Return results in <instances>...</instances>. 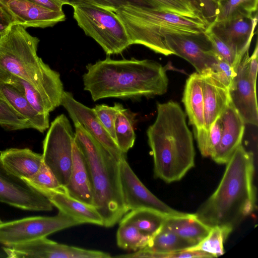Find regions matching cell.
I'll use <instances>...</instances> for the list:
<instances>
[{
	"mask_svg": "<svg viewBox=\"0 0 258 258\" xmlns=\"http://www.w3.org/2000/svg\"><path fill=\"white\" fill-rule=\"evenodd\" d=\"M84 90L94 101L109 97L137 99L164 94L168 78L164 68L149 59L114 60L109 57L86 66Z\"/></svg>",
	"mask_w": 258,
	"mask_h": 258,
	"instance_id": "6da1fadb",
	"label": "cell"
},
{
	"mask_svg": "<svg viewBox=\"0 0 258 258\" xmlns=\"http://www.w3.org/2000/svg\"><path fill=\"white\" fill-rule=\"evenodd\" d=\"M226 164L217 188L195 214L211 228L233 231L256 207L253 154L241 144Z\"/></svg>",
	"mask_w": 258,
	"mask_h": 258,
	"instance_id": "7a4b0ae2",
	"label": "cell"
},
{
	"mask_svg": "<svg viewBox=\"0 0 258 258\" xmlns=\"http://www.w3.org/2000/svg\"><path fill=\"white\" fill-rule=\"evenodd\" d=\"M157 115L147 135L154 161L155 177L165 182L180 180L195 165L192 133L180 106L158 103Z\"/></svg>",
	"mask_w": 258,
	"mask_h": 258,
	"instance_id": "3957f363",
	"label": "cell"
},
{
	"mask_svg": "<svg viewBox=\"0 0 258 258\" xmlns=\"http://www.w3.org/2000/svg\"><path fill=\"white\" fill-rule=\"evenodd\" d=\"M39 39L22 26L12 24L0 36V72L30 83L57 107L64 92L59 74L38 56Z\"/></svg>",
	"mask_w": 258,
	"mask_h": 258,
	"instance_id": "277c9868",
	"label": "cell"
},
{
	"mask_svg": "<svg viewBox=\"0 0 258 258\" xmlns=\"http://www.w3.org/2000/svg\"><path fill=\"white\" fill-rule=\"evenodd\" d=\"M74 123L75 141L86 160L94 206L103 226L112 227L128 212L122 197L119 162L83 125Z\"/></svg>",
	"mask_w": 258,
	"mask_h": 258,
	"instance_id": "5b68a950",
	"label": "cell"
},
{
	"mask_svg": "<svg viewBox=\"0 0 258 258\" xmlns=\"http://www.w3.org/2000/svg\"><path fill=\"white\" fill-rule=\"evenodd\" d=\"M127 32L131 45H144L156 53L174 54L166 42L169 34H200L208 25L203 21L134 5L114 12Z\"/></svg>",
	"mask_w": 258,
	"mask_h": 258,
	"instance_id": "8992f818",
	"label": "cell"
},
{
	"mask_svg": "<svg viewBox=\"0 0 258 258\" xmlns=\"http://www.w3.org/2000/svg\"><path fill=\"white\" fill-rule=\"evenodd\" d=\"M73 8L78 26L107 54L120 53L131 45L125 28L114 12L86 4Z\"/></svg>",
	"mask_w": 258,
	"mask_h": 258,
	"instance_id": "52a82bcc",
	"label": "cell"
},
{
	"mask_svg": "<svg viewBox=\"0 0 258 258\" xmlns=\"http://www.w3.org/2000/svg\"><path fill=\"white\" fill-rule=\"evenodd\" d=\"M48 128L43 141V161L65 188L72 170L75 133L64 114L57 116Z\"/></svg>",
	"mask_w": 258,
	"mask_h": 258,
	"instance_id": "ba28073f",
	"label": "cell"
},
{
	"mask_svg": "<svg viewBox=\"0 0 258 258\" xmlns=\"http://www.w3.org/2000/svg\"><path fill=\"white\" fill-rule=\"evenodd\" d=\"M81 223L61 212L54 216H32L0 223V243L5 246L47 237Z\"/></svg>",
	"mask_w": 258,
	"mask_h": 258,
	"instance_id": "9c48e42d",
	"label": "cell"
},
{
	"mask_svg": "<svg viewBox=\"0 0 258 258\" xmlns=\"http://www.w3.org/2000/svg\"><path fill=\"white\" fill-rule=\"evenodd\" d=\"M118 165L122 197L128 212L138 209H148L167 216H183L187 214L172 209L153 195L139 179L125 158L120 160Z\"/></svg>",
	"mask_w": 258,
	"mask_h": 258,
	"instance_id": "30bf717a",
	"label": "cell"
},
{
	"mask_svg": "<svg viewBox=\"0 0 258 258\" xmlns=\"http://www.w3.org/2000/svg\"><path fill=\"white\" fill-rule=\"evenodd\" d=\"M10 258H109L110 253L61 244L46 237L18 244L5 246Z\"/></svg>",
	"mask_w": 258,
	"mask_h": 258,
	"instance_id": "8fae6325",
	"label": "cell"
},
{
	"mask_svg": "<svg viewBox=\"0 0 258 258\" xmlns=\"http://www.w3.org/2000/svg\"><path fill=\"white\" fill-rule=\"evenodd\" d=\"M0 202L30 211H50L53 207L45 196L9 172L1 162Z\"/></svg>",
	"mask_w": 258,
	"mask_h": 258,
	"instance_id": "7c38bea8",
	"label": "cell"
},
{
	"mask_svg": "<svg viewBox=\"0 0 258 258\" xmlns=\"http://www.w3.org/2000/svg\"><path fill=\"white\" fill-rule=\"evenodd\" d=\"M166 43L174 54L190 63L200 75L210 73L217 62L212 45L205 32L200 34H169Z\"/></svg>",
	"mask_w": 258,
	"mask_h": 258,
	"instance_id": "4fadbf2b",
	"label": "cell"
},
{
	"mask_svg": "<svg viewBox=\"0 0 258 258\" xmlns=\"http://www.w3.org/2000/svg\"><path fill=\"white\" fill-rule=\"evenodd\" d=\"M73 122L80 123L119 162L125 158L115 141L107 132L93 108L77 101L73 94L64 91L61 102Z\"/></svg>",
	"mask_w": 258,
	"mask_h": 258,
	"instance_id": "5bb4252c",
	"label": "cell"
},
{
	"mask_svg": "<svg viewBox=\"0 0 258 258\" xmlns=\"http://www.w3.org/2000/svg\"><path fill=\"white\" fill-rule=\"evenodd\" d=\"M257 21L252 17H239L213 22L205 31L209 32L230 47L240 57L248 51Z\"/></svg>",
	"mask_w": 258,
	"mask_h": 258,
	"instance_id": "9a60e30c",
	"label": "cell"
},
{
	"mask_svg": "<svg viewBox=\"0 0 258 258\" xmlns=\"http://www.w3.org/2000/svg\"><path fill=\"white\" fill-rule=\"evenodd\" d=\"M248 51L242 56L236 70V76L229 89L231 103L245 123L257 125L258 109L256 86L247 73Z\"/></svg>",
	"mask_w": 258,
	"mask_h": 258,
	"instance_id": "2e32d148",
	"label": "cell"
},
{
	"mask_svg": "<svg viewBox=\"0 0 258 258\" xmlns=\"http://www.w3.org/2000/svg\"><path fill=\"white\" fill-rule=\"evenodd\" d=\"M0 4L11 16L14 23L25 28L52 27L66 19L63 11L51 10L28 0H0Z\"/></svg>",
	"mask_w": 258,
	"mask_h": 258,
	"instance_id": "e0dca14e",
	"label": "cell"
},
{
	"mask_svg": "<svg viewBox=\"0 0 258 258\" xmlns=\"http://www.w3.org/2000/svg\"><path fill=\"white\" fill-rule=\"evenodd\" d=\"M23 179L45 196L59 212L76 220L81 224L89 223L103 226L102 218L95 206L71 197L64 190L49 189L26 179Z\"/></svg>",
	"mask_w": 258,
	"mask_h": 258,
	"instance_id": "ac0fdd59",
	"label": "cell"
},
{
	"mask_svg": "<svg viewBox=\"0 0 258 258\" xmlns=\"http://www.w3.org/2000/svg\"><path fill=\"white\" fill-rule=\"evenodd\" d=\"M220 116L223 126L221 137L211 158L222 164H226L241 145L245 123L231 102Z\"/></svg>",
	"mask_w": 258,
	"mask_h": 258,
	"instance_id": "d6986e66",
	"label": "cell"
},
{
	"mask_svg": "<svg viewBox=\"0 0 258 258\" xmlns=\"http://www.w3.org/2000/svg\"><path fill=\"white\" fill-rule=\"evenodd\" d=\"M0 99L5 101L19 117L26 120L31 128L43 133L49 128V116L42 115L35 110L14 86L0 82Z\"/></svg>",
	"mask_w": 258,
	"mask_h": 258,
	"instance_id": "ffe728a7",
	"label": "cell"
},
{
	"mask_svg": "<svg viewBox=\"0 0 258 258\" xmlns=\"http://www.w3.org/2000/svg\"><path fill=\"white\" fill-rule=\"evenodd\" d=\"M66 192L71 197L94 206L90 176L86 160L81 149L74 142L73 145V163Z\"/></svg>",
	"mask_w": 258,
	"mask_h": 258,
	"instance_id": "44dd1931",
	"label": "cell"
},
{
	"mask_svg": "<svg viewBox=\"0 0 258 258\" xmlns=\"http://www.w3.org/2000/svg\"><path fill=\"white\" fill-rule=\"evenodd\" d=\"M206 130L231 102L229 90L209 74L202 75Z\"/></svg>",
	"mask_w": 258,
	"mask_h": 258,
	"instance_id": "7402d4cb",
	"label": "cell"
},
{
	"mask_svg": "<svg viewBox=\"0 0 258 258\" xmlns=\"http://www.w3.org/2000/svg\"><path fill=\"white\" fill-rule=\"evenodd\" d=\"M0 162L11 173L21 178H30L43 163L42 155L29 148H9L0 151Z\"/></svg>",
	"mask_w": 258,
	"mask_h": 258,
	"instance_id": "603a6c76",
	"label": "cell"
},
{
	"mask_svg": "<svg viewBox=\"0 0 258 258\" xmlns=\"http://www.w3.org/2000/svg\"><path fill=\"white\" fill-rule=\"evenodd\" d=\"M182 102L189 122L194 127H204V103L202 77L198 73L191 74L186 81Z\"/></svg>",
	"mask_w": 258,
	"mask_h": 258,
	"instance_id": "cb8c5ba5",
	"label": "cell"
},
{
	"mask_svg": "<svg viewBox=\"0 0 258 258\" xmlns=\"http://www.w3.org/2000/svg\"><path fill=\"white\" fill-rule=\"evenodd\" d=\"M164 224L193 246L199 243L209 233L211 227L200 220L195 214L168 216Z\"/></svg>",
	"mask_w": 258,
	"mask_h": 258,
	"instance_id": "d4e9b609",
	"label": "cell"
},
{
	"mask_svg": "<svg viewBox=\"0 0 258 258\" xmlns=\"http://www.w3.org/2000/svg\"><path fill=\"white\" fill-rule=\"evenodd\" d=\"M0 82L14 86L26 97L34 109L42 115L49 116V113L57 107L30 83L18 77L0 72Z\"/></svg>",
	"mask_w": 258,
	"mask_h": 258,
	"instance_id": "484cf974",
	"label": "cell"
},
{
	"mask_svg": "<svg viewBox=\"0 0 258 258\" xmlns=\"http://www.w3.org/2000/svg\"><path fill=\"white\" fill-rule=\"evenodd\" d=\"M167 217L155 210L138 209L126 213L119 222L130 223L144 234L152 236L163 226Z\"/></svg>",
	"mask_w": 258,
	"mask_h": 258,
	"instance_id": "4316f807",
	"label": "cell"
},
{
	"mask_svg": "<svg viewBox=\"0 0 258 258\" xmlns=\"http://www.w3.org/2000/svg\"><path fill=\"white\" fill-rule=\"evenodd\" d=\"M136 114L122 106L118 111L115 121V142L124 154L132 148L136 135L134 125Z\"/></svg>",
	"mask_w": 258,
	"mask_h": 258,
	"instance_id": "83f0119b",
	"label": "cell"
},
{
	"mask_svg": "<svg viewBox=\"0 0 258 258\" xmlns=\"http://www.w3.org/2000/svg\"><path fill=\"white\" fill-rule=\"evenodd\" d=\"M193 245L167 228L164 224L153 235L145 249L157 253L182 251Z\"/></svg>",
	"mask_w": 258,
	"mask_h": 258,
	"instance_id": "f1b7e54d",
	"label": "cell"
},
{
	"mask_svg": "<svg viewBox=\"0 0 258 258\" xmlns=\"http://www.w3.org/2000/svg\"><path fill=\"white\" fill-rule=\"evenodd\" d=\"M257 3L258 0H219L214 22L239 17H252L254 16V13L256 12Z\"/></svg>",
	"mask_w": 258,
	"mask_h": 258,
	"instance_id": "f546056e",
	"label": "cell"
},
{
	"mask_svg": "<svg viewBox=\"0 0 258 258\" xmlns=\"http://www.w3.org/2000/svg\"><path fill=\"white\" fill-rule=\"evenodd\" d=\"M232 231L226 228L213 227L209 234L199 243L184 250L202 251L213 257L219 256L224 254V243Z\"/></svg>",
	"mask_w": 258,
	"mask_h": 258,
	"instance_id": "4dcf8cb0",
	"label": "cell"
},
{
	"mask_svg": "<svg viewBox=\"0 0 258 258\" xmlns=\"http://www.w3.org/2000/svg\"><path fill=\"white\" fill-rule=\"evenodd\" d=\"M151 237L130 223L119 222L116 241L117 245L122 249L134 251L143 249L148 245Z\"/></svg>",
	"mask_w": 258,
	"mask_h": 258,
	"instance_id": "1f68e13d",
	"label": "cell"
},
{
	"mask_svg": "<svg viewBox=\"0 0 258 258\" xmlns=\"http://www.w3.org/2000/svg\"><path fill=\"white\" fill-rule=\"evenodd\" d=\"M222 121L220 115L209 130L204 127H194V134L199 149L204 157H211L219 144L222 132Z\"/></svg>",
	"mask_w": 258,
	"mask_h": 258,
	"instance_id": "d6a6232c",
	"label": "cell"
},
{
	"mask_svg": "<svg viewBox=\"0 0 258 258\" xmlns=\"http://www.w3.org/2000/svg\"><path fill=\"white\" fill-rule=\"evenodd\" d=\"M147 1L158 11L197 19L205 22L200 12L186 0Z\"/></svg>",
	"mask_w": 258,
	"mask_h": 258,
	"instance_id": "836d02e7",
	"label": "cell"
},
{
	"mask_svg": "<svg viewBox=\"0 0 258 258\" xmlns=\"http://www.w3.org/2000/svg\"><path fill=\"white\" fill-rule=\"evenodd\" d=\"M122 106L120 103H115L113 106L105 104H98L93 108L100 122L115 142L116 115L119 109Z\"/></svg>",
	"mask_w": 258,
	"mask_h": 258,
	"instance_id": "e575fe53",
	"label": "cell"
},
{
	"mask_svg": "<svg viewBox=\"0 0 258 258\" xmlns=\"http://www.w3.org/2000/svg\"><path fill=\"white\" fill-rule=\"evenodd\" d=\"M0 126L9 131L31 128L25 119L19 117L3 100L0 99Z\"/></svg>",
	"mask_w": 258,
	"mask_h": 258,
	"instance_id": "d590c367",
	"label": "cell"
},
{
	"mask_svg": "<svg viewBox=\"0 0 258 258\" xmlns=\"http://www.w3.org/2000/svg\"><path fill=\"white\" fill-rule=\"evenodd\" d=\"M215 55L217 62L208 74L229 90L236 76V70L221 56L216 53Z\"/></svg>",
	"mask_w": 258,
	"mask_h": 258,
	"instance_id": "8d00e7d4",
	"label": "cell"
},
{
	"mask_svg": "<svg viewBox=\"0 0 258 258\" xmlns=\"http://www.w3.org/2000/svg\"><path fill=\"white\" fill-rule=\"evenodd\" d=\"M205 34L211 42L215 53L226 60L236 70L242 57H240L230 47L213 34L207 31L205 32Z\"/></svg>",
	"mask_w": 258,
	"mask_h": 258,
	"instance_id": "74e56055",
	"label": "cell"
},
{
	"mask_svg": "<svg viewBox=\"0 0 258 258\" xmlns=\"http://www.w3.org/2000/svg\"><path fill=\"white\" fill-rule=\"evenodd\" d=\"M24 179L45 188L64 190L66 192L65 188L59 183L52 172L43 161L38 171L32 177Z\"/></svg>",
	"mask_w": 258,
	"mask_h": 258,
	"instance_id": "f35d334b",
	"label": "cell"
},
{
	"mask_svg": "<svg viewBox=\"0 0 258 258\" xmlns=\"http://www.w3.org/2000/svg\"><path fill=\"white\" fill-rule=\"evenodd\" d=\"M134 258L150 257V258H183V257H212L208 253L199 251L184 250L170 253H157L151 251L145 248L139 249L132 253Z\"/></svg>",
	"mask_w": 258,
	"mask_h": 258,
	"instance_id": "ab89813d",
	"label": "cell"
},
{
	"mask_svg": "<svg viewBox=\"0 0 258 258\" xmlns=\"http://www.w3.org/2000/svg\"><path fill=\"white\" fill-rule=\"evenodd\" d=\"M85 4H91L112 12L127 5H138L156 10L147 0H85Z\"/></svg>",
	"mask_w": 258,
	"mask_h": 258,
	"instance_id": "60d3db41",
	"label": "cell"
},
{
	"mask_svg": "<svg viewBox=\"0 0 258 258\" xmlns=\"http://www.w3.org/2000/svg\"><path fill=\"white\" fill-rule=\"evenodd\" d=\"M202 16L208 25L214 22L217 4L219 0H195Z\"/></svg>",
	"mask_w": 258,
	"mask_h": 258,
	"instance_id": "b9f144b4",
	"label": "cell"
},
{
	"mask_svg": "<svg viewBox=\"0 0 258 258\" xmlns=\"http://www.w3.org/2000/svg\"><path fill=\"white\" fill-rule=\"evenodd\" d=\"M258 68V45L256 42L255 47L252 55L247 60V73L250 82L256 86V80Z\"/></svg>",
	"mask_w": 258,
	"mask_h": 258,
	"instance_id": "7bdbcfd3",
	"label": "cell"
},
{
	"mask_svg": "<svg viewBox=\"0 0 258 258\" xmlns=\"http://www.w3.org/2000/svg\"><path fill=\"white\" fill-rule=\"evenodd\" d=\"M14 23L11 16L0 4V36Z\"/></svg>",
	"mask_w": 258,
	"mask_h": 258,
	"instance_id": "ee69618b",
	"label": "cell"
},
{
	"mask_svg": "<svg viewBox=\"0 0 258 258\" xmlns=\"http://www.w3.org/2000/svg\"><path fill=\"white\" fill-rule=\"evenodd\" d=\"M38 6L47 8L55 11H62L63 5L57 0H28Z\"/></svg>",
	"mask_w": 258,
	"mask_h": 258,
	"instance_id": "f6af8a7d",
	"label": "cell"
},
{
	"mask_svg": "<svg viewBox=\"0 0 258 258\" xmlns=\"http://www.w3.org/2000/svg\"><path fill=\"white\" fill-rule=\"evenodd\" d=\"M63 5H68L73 7L80 4H85V0H57Z\"/></svg>",
	"mask_w": 258,
	"mask_h": 258,
	"instance_id": "bcb514c9",
	"label": "cell"
},
{
	"mask_svg": "<svg viewBox=\"0 0 258 258\" xmlns=\"http://www.w3.org/2000/svg\"><path fill=\"white\" fill-rule=\"evenodd\" d=\"M187 2H188L190 4H191L195 8H196L201 14V11L197 5V4L195 0H186Z\"/></svg>",
	"mask_w": 258,
	"mask_h": 258,
	"instance_id": "7dc6e473",
	"label": "cell"
},
{
	"mask_svg": "<svg viewBox=\"0 0 258 258\" xmlns=\"http://www.w3.org/2000/svg\"><path fill=\"white\" fill-rule=\"evenodd\" d=\"M3 221L1 220V219H0V223H2Z\"/></svg>",
	"mask_w": 258,
	"mask_h": 258,
	"instance_id": "c3c4849f",
	"label": "cell"
}]
</instances>
